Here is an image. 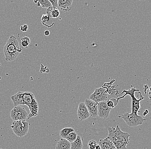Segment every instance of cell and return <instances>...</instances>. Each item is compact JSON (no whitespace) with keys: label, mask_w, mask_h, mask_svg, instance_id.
I'll return each instance as SVG.
<instances>
[{"label":"cell","mask_w":151,"mask_h":149,"mask_svg":"<svg viewBox=\"0 0 151 149\" xmlns=\"http://www.w3.org/2000/svg\"><path fill=\"white\" fill-rule=\"evenodd\" d=\"M108 137L113 142L117 149H127L126 146L129 144L130 135L128 133L122 132L117 125L116 128L109 127Z\"/></svg>","instance_id":"cell-1"},{"label":"cell","mask_w":151,"mask_h":149,"mask_svg":"<svg viewBox=\"0 0 151 149\" xmlns=\"http://www.w3.org/2000/svg\"><path fill=\"white\" fill-rule=\"evenodd\" d=\"M22 52V49L20 47L17 39L14 35H11L4 48L6 61L8 62L14 61Z\"/></svg>","instance_id":"cell-2"},{"label":"cell","mask_w":151,"mask_h":149,"mask_svg":"<svg viewBox=\"0 0 151 149\" xmlns=\"http://www.w3.org/2000/svg\"><path fill=\"white\" fill-rule=\"evenodd\" d=\"M124 93H125V94L118 98L117 101L118 102L119 100L123 99L126 96H130L132 99V112L131 114H137L140 108V101L145 98L142 96L139 90L136 89L134 87H132L131 89L127 90H124L120 94H122Z\"/></svg>","instance_id":"cell-3"},{"label":"cell","mask_w":151,"mask_h":149,"mask_svg":"<svg viewBox=\"0 0 151 149\" xmlns=\"http://www.w3.org/2000/svg\"><path fill=\"white\" fill-rule=\"evenodd\" d=\"M22 105H26L28 107L30 113L27 117L28 119L37 117L38 114V103L32 92H23Z\"/></svg>","instance_id":"cell-4"},{"label":"cell","mask_w":151,"mask_h":149,"mask_svg":"<svg viewBox=\"0 0 151 149\" xmlns=\"http://www.w3.org/2000/svg\"><path fill=\"white\" fill-rule=\"evenodd\" d=\"M10 128L18 137H22L28 134L29 123L26 120L15 121L12 122Z\"/></svg>","instance_id":"cell-5"},{"label":"cell","mask_w":151,"mask_h":149,"mask_svg":"<svg viewBox=\"0 0 151 149\" xmlns=\"http://www.w3.org/2000/svg\"><path fill=\"white\" fill-rule=\"evenodd\" d=\"M123 119L129 127H135L142 125L146 119L137 114L125 113L122 115Z\"/></svg>","instance_id":"cell-6"},{"label":"cell","mask_w":151,"mask_h":149,"mask_svg":"<svg viewBox=\"0 0 151 149\" xmlns=\"http://www.w3.org/2000/svg\"><path fill=\"white\" fill-rule=\"evenodd\" d=\"M28 115L26 109L20 106L14 107L10 112V117L14 121L26 120Z\"/></svg>","instance_id":"cell-7"},{"label":"cell","mask_w":151,"mask_h":149,"mask_svg":"<svg viewBox=\"0 0 151 149\" xmlns=\"http://www.w3.org/2000/svg\"><path fill=\"white\" fill-rule=\"evenodd\" d=\"M106 91V89L104 87L96 89L94 92L90 96V99L96 103L107 101V93Z\"/></svg>","instance_id":"cell-8"},{"label":"cell","mask_w":151,"mask_h":149,"mask_svg":"<svg viewBox=\"0 0 151 149\" xmlns=\"http://www.w3.org/2000/svg\"><path fill=\"white\" fill-rule=\"evenodd\" d=\"M98 104V114L99 117L106 119L109 117V113L112 108H109L106 105V101H102Z\"/></svg>","instance_id":"cell-9"},{"label":"cell","mask_w":151,"mask_h":149,"mask_svg":"<svg viewBox=\"0 0 151 149\" xmlns=\"http://www.w3.org/2000/svg\"><path fill=\"white\" fill-rule=\"evenodd\" d=\"M84 104L89 112L90 117L95 118L98 116V104L88 99L85 100Z\"/></svg>","instance_id":"cell-10"},{"label":"cell","mask_w":151,"mask_h":149,"mask_svg":"<svg viewBox=\"0 0 151 149\" xmlns=\"http://www.w3.org/2000/svg\"><path fill=\"white\" fill-rule=\"evenodd\" d=\"M77 117L81 121L86 120L89 117V112L84 103L81 102L79 104L77 109Z\"/></svg>","instance_id":"cell-11"},{"label":"cell","mask_w":151,"mask_h":149,"mask_svg":"<svg viewBox=\"0 0 151 149\" xmlns=\"http://www.w3.org/2000/svg\"><path fill=\"white\" fill-rule=\"evenodd\" d=\"M73 1V0H59L58 3V7L64 12L70 11Z\"/></svg>","instance_id":"cell-12"},{"label":"cell","mask_w":151,"mask_h":149,"mask_svg":"<svg viewBox=\"0 0 151 149\" xmlns=\"http://www.w3.org/2000/svg\"><path fill=\"white\" fill-rule=\"evenodd\" d=\"M99 145L101 147V149H116L113 142L108 137L100 140Z\"/></svg>","instance_id":"cell-13"},{"label":"cell","mask_w":151,"mask_h":149,"mask_svg":"<svg viewBox=\"0 0 151 149\" xmlns=\"http://www.w3.org/2000/svg\"><path fill=\"white\" fill-rule=\"evenodd\" d=\"M71 144L68 140L61 138L57 143L55 149H70Z\"/></svg>","instance_id":"cell-14"},{"label":"cell","mask_w":151,"mask_h":149,"mask_svg":"<svg viewBox=\"0 0 151 149\" xmlns=\"http://www.w3.org/2000/svg\"><path fill=\"white\" fill-rule=\"evenodd\" d=\"M47 15L49 17L53 18H56L58 17L60 15V13L58 8L56 7L50 6L47 8V11H46Z\"/></svg>","instance_id":"cell-15"},{"label":"cell","mask_w":151,"mask_h":149,"mask_svg":"<svg viewBox=\"0 0 151 149\" xmlns=\"http://www.w3.org/2000/svg\"><path fill=\"white\" fill-rule=\"evenodd\" d=\"M70 149H83V143L82 138L80 136H77V138L74 142L70 143Z\"/></svg>","instance_id":"cell-16"},{"label":"cell","mask_w":151,"mask_h":149,"mask_svg":"<svg viewBox=\"0 0 151 149\" xmlns=\"http://www.w3.org/2000/svg\"><path fill=\"white\" fill-rule=\"evenodd\" d=\"M74 130L73 128L71 127H68V128H65L60 130L59 132V135L61 138H64L65 139L68 135L71 132H74Z\"/></svg>","instance_id":"cell-17"},{"label":"cell","mask_w":151,"mask_h":149,"mask_svg":"<svg viewBox=\"0 0 151 149\" xmlns=\"http://www.w3.org/2000/svg\"><path fill=\"white\" fill-rule=\"evenodd\" d=\"M77 136H78V135H77V133L76 132L74 131L71 132L68 135L65 139L68 140L70 143H71L76 140L77 138Z\"/></svg>","instance_id":"cell-18"},{"label":"cell","mask_w":151,"mask_h":149,"mask_svg":"<svg viewBox=\"0 0 151 149\" xmlns=\"http://www.w3.org/2000/svg\"><path fill=\"white\" fill-rule=\"evenodd\" d=\"M117 101L116 99L113 98V99H110L109 100H107L106 101V105L109 108H114L118 104Z\"/></svg>","instance_id":"cell-19"},{"label":"cell","mask_w":151,"mask_h":149,"mask_svg":"<svg viewBox=\"0 0 151 149\" xmlns=\"http://www.w3.org/2000/svg\"><path fill=\"white\" fill-rule=\"evenodd\" d=\"M40 6L43 8H48L52 6V4L49 0H40L38 1Z\"/></svg>","instance_id":"cell-20"},{"label":"cell","mask_w":151,"mask_h":149,"mask_svg":"<svg viewBox=\"0 0 151 149\" xmlns=\"http://www.w3.org/2000/svg\"><path fill=\"white\" fill-rule=\"evenodd\" d=\"M30 43V39L28 37H24L21 39V45L25 48H28Z\"/></svg>","instance_id":"cell-21"},{"label":"cell","mask_w":151,"mask_h":149,"mask_svg":"<svg viewBox=\"0 0 151 149\" xmlns=\"http://www.w3.org/2000/svg\"><path fill=\"white\" fill-rule=\"evenodd\" d=\"M98 145V143L93 140H90L88 144V146L90 149H95L96 146Z\"/></svg>","instance_id":"cell-22"},{"label":"cell","mask_w":151,"mask_h":149,"mask_svg":"<svg viewBox=\"0 0 151 149\" xmlns=\"http://www.w3.org/2000/svg\"><path fill=\"white\" fill-rule=\"evenodd\" d=\"M50 19V17L47 15L43 14L42 15L41 17V22L43 25H45V23L47 22Z\"/></svg>","instance_id":"cell-23"},{"label":"cell","mask_w":151,"mask_h":149,"mask_svg":"<svg viewBox=\"0 0 151 149\" xmlns=\"http://www.w3.org/2000/svg\"><path fill=\"white\" fill-rule=\"evenodd\" d=\"M49 1L51 4L52 6L57 8H58V0H49Z\"/></svg>","instance_id":"cell-24"},{"label":"cell","mask_w":151,"mask_h":149,"mask_svg":"<svg viewBox=\"0 0 151 149\" xmlns=\"http://www.w3.org/2000/svg\"><path fill=\"white\" fill-rule=\"evenodd\" d=\"M28 25L26 24H24L22 25L20 27V30L22 32H26L28 30Z\"/></svg>","instance_id":"cell-25"},{"label":"cell","mask_w":151,"mask_h":149,"mask_svg":"<svg viewBox=\"0 0 151 149\" xmlns=\"http://www.w3.org/2000/svg\"><path fill=\"white\" fill-rule=\"evenodd\" d=\"M50 35V32L49 30H46V31L44 32V35H45L46 36H48Z\"/></svg>","instance_id":"cell-26"},{"label":"cell","mask_w":151,"mask_h":149,"mask_svg":"<svg viewBox=\"0 0 151 149\" xmlns=\"http://www.w3.org/2000/svg\"><path fill=\"white\" fill-rule=\"evenodd\" d=\"M149 113V111H148V110H146L145 111L143 112V116H145L146 115H147V114H148Z\"/></svg>","instance_id":"cell-27"},{"label":"cell","mask_w":151,"mask_h":149,"mask_svg":"<svg viewBox=\"0 0 151 149\" xmlns=\"http://www.w3.org/2000/svg\"><path fill=\"white\" fill-rule=\"evenodd\" d=\"M95 149H101V147H100V145L98 144V145L96 146Z\"/></svg>","instance_id":"cell-28"},{"label":"cell","mask_w":151,"mask_h":149,"mask_svg":"<svg viewBox=\"0 0 151 149\" xmlns=\"http://www.w3.org/2000/svg\"><path fill=\"white\" fill-rule=\"evenodd\" d=\"M33 2H34V3L35 4H37L38 2V1H37V0H34V1Z\"/></svg>","instance_id":"cell-29"},{"label":"cell","mask_w":151,"mask_h":149,"mask_svg":"<svg viewBox=\"0 0 151 149\" xmlns=\"http://www.w3.org/2000/svg\"><path fill=\"white\" fill-rule=\"evenodd\" d=\"M0 149H2V148H0Z\"/></svg>","instance_id":"cell-30"}]
</instances>
